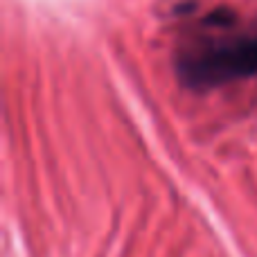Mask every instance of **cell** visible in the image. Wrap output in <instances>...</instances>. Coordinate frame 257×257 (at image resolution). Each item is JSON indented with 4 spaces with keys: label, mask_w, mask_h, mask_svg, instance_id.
Instances as JSON below:
<instances>
[{
    "label": "cell",
    "mask_w": 257,
    "mask_h": 257,
    "mask_svg": "<svg viewBox=\"0 0 257 257\" xmlns=\"http://www.w3.org/2000/svg\"><path fill=\"white\" fill-rule=\"evenodd\" d=\"M183 86L192 90H212L219 86L257 75V34L219 43L194 45L176 61Z\"/></svg>",
    "instance_id": "obj_1"
},
{
    "label": "cell",
    "mask_w": 257,
    "mask_h": 257,
    "mask_svg": "<svg viewBox=\"0 0 257 257\" xmlns=\"http://www.w3.org/2000/svg\"><path fill=\"white\" fill-rule=\"evenodd\" d=\"M235 23V14L230 12V9H214L212 14H208L205 16V25H217V27H228Z\"/></svg>",
    "instance_id": "obj_2"
}]
</instances>
